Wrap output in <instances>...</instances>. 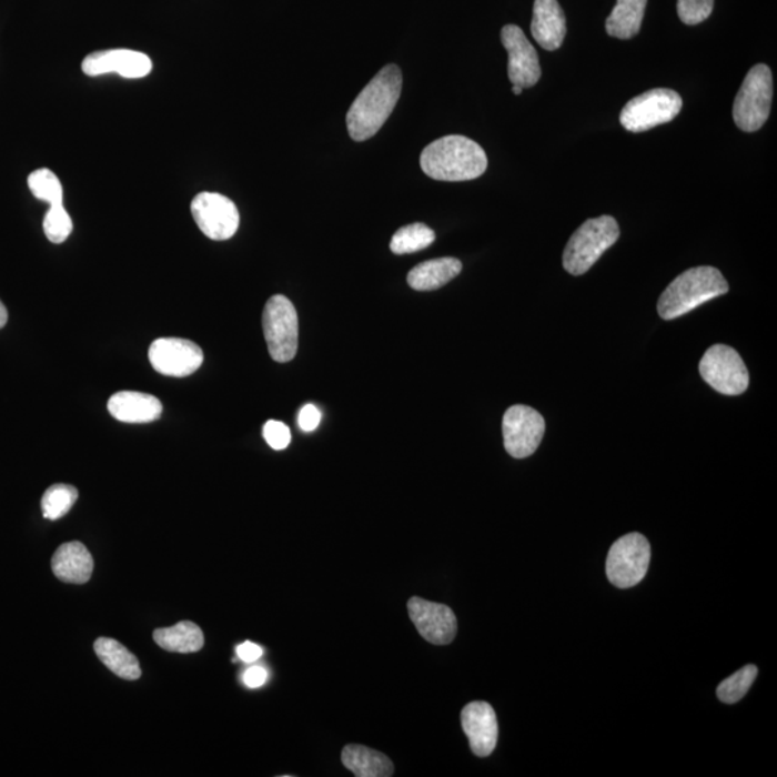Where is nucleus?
<instances>
[{"label": "nucleus", "instance_id": "cd10ccee", "mask_svg": "<svg viewBox=\"0 0 777 777\" xmlns=\"http://www.w3.org/2000/svg\"><path fill=\"white\" fill-rule=\"evenodd\" d=\"M757 674H759V672H757L756 665H746L745 668L733 674L731 677L726 678L725 682L718 686L717 697L726 704L740 702V699L746 696L747 692H749L751 684L755 683Z\"/></svg>", "mask_w": 777, "mask_h": 777}, {"label": "nucleus", "instance_id": "b1692460", "mask_svg": "<svg viewBox=\"0 0 777 777\" xmlns=\"http://www.w3.org/2000/svg\"><path fill=\"white\" fill-rule=\"evenodd\" d=\"M647 8V0H618L614 11L606 19V32L609 37L630 39L638 36Z\"/></svg>", "mask_w": 777, "mask_h": 777}, {"label": "nucleus", "instance_id": "7ed1b4c3", "mask_svg": "<svg viewBox=\"0 0 777 777\" xmlns=\"http://www.w3.org/2000/svg\"><path fill=\"white\" fill-rule=\"evenodd\" d=\"M727 293L728 284L720 271L714 266H696L679 274L667 286L658 301V313L664 320L678 319Z\"/></svg>", "mask_w": 777, "mask_h": 777}, {"label": "nucleus", "instance_id": "0eeeda50", "mask_svg": "<svg viewBox=\"0 0 777 777\" xmlns=\"http://www.w3.org/2000/svg\"><path fill=\"white\" fill-rule=\"evenodd\" d=\"M683 99L677 91L655 89L630 100L622 109V128L630 133H643L660 124H667L679 114Z\"/></svg>", "mask_w": 777, "mask_h": 777}, {"label": "nucleus", "instance_id": "72a5a7b5", "mask_svg": "<svg viewBox=\"0 0 777 777\" xmlns=\"http://www.w3.org/2000/svg\"><path fill=\"white\" fill-rule=\"evenodd\" d=\"M236 654L240 659L244 660V663H255V660H259L262 657L264 650H262L260 645L254 643H244L236 648Z\"/></svg>", "mask_w": 777, "mask_h": 777}, {"label": "nucleus", "instance_id": "7c9ffc66", "mask_svg": "<svg viewBox=\"0 0 777 777\" xmlns=\"http://www.w3.org/2000/svg\"><path fill=\"white\" fill-rule=\"evenodd\" d=\"M264 438L272 450H285L291 442L290 427L279 421H269L264 425Z\"/></svg>", "mask_w": 777, "mask_h": 777}, {"label": "nucleus", "instance_id": "bb28decb", "mask_svg": "<svg viewBox=\"0 0 777 777\" xmlns=\"http://www.w3.org/2000/svg\"><path fill=\"white\" fill-rule=\"evenodd\" d=\"M78 492L75 487L68 484H56L48 488L42 497L43 517L58 519L64 517L77 503Z\"/></svg>", "mask_w": 777, "mask_h": 777}, {"label": "nucleus", "instance_id": "5701e85b", "mask_svg": "<svg viewBox=\"0 0 777 777\" xmlns=\"http://www.w3.org/2000/svg\"><path fill=\"white\" fill-rule=\"evenodd\" d=\"M94 650L97 657L105 665L110 672H113L117 677L134 682L142 675L139 659L131 654L123 644L111 638H99L95 640Z\"/></svg>", "mask_w": 777, "mask_h": 777}, {"label": "nucleus", "instance_id": "dca6fc26", "mask_svg": "<svg viewBox=\"0 0 777 777\" xmlns=\"http://www.w3.org/2000/svg\"><path fill=\"white\" fill-rule=\"evenodd\" d=\"M461 723L474 755H492L498 740V723L494 708L485 702L470 703L461 713Z\"/></svg>", "mask_w": 777, "mask_h": 777}, {"label": "nucleus", "instance_id": "4468645a", "mask_svg": "<svg viewBox=\"0 0 777 777\" xmlns=\"http://www.w3.org/2000/svg\"><path fill=\"white\" fill-rule=\"evenodd\" d=\"M502 42L508 52V78L513 85L531 89L542 77L537 51L517 26L502 29Z\"/></svg>", "mask_w": 777, "mask_h": 777}, {"label": "nucleus", "instance_id": "ddd939ff", "mask_svg": "<svg viewBox=\"0 0 777 777\" xmlns=\"http://www.w3.org/2000/svg\"><path fill=\"white\" fill-rule=\"evenodd\" d=\"M410 618L414 622L417 633L427 643L434 645H448L453 643L458 622L450 606L435 604L422 599V597H411L407 602Z\"/></svg>", "mask_w": 777, "mask_h": 777}, {"label": "nucleus", "instance_id": "2eb2a0df", "mask_svg": "<svg viewBox=\"0 0 777 777\" xmlns=\"http://www.w3.org/2000/svg\"><path fill=\"white\" fill-rule=\"evenodd\" d=\"M82 72L89 77L117 74L135 80L144 78L153 70V62L143 52L131 50L95 51L82 61Z\"/></svg>", "mask_w": 777, "mask_h": 777}, {"label": "nucleus", "instance_id": "f704fd0d", "mask_svg": "<svg viewBox=\"0 0 777 777\" xmlns=\"http://www.w3.org/2000/svg\"><path fill=\"white\" fill-rule=\"evenodd\" d=\"M8 323V310L4 307L2 301H0V329L4 327Z\"/></svg>", "mask_w": 777, "mask_h": 777}, {"label": "nucleus", "instance_id": "393cba45", "mask_svg": "<svg viewBox=\"0 0 777 777\" xmlns=\"http://www.w3.org/2000/svg\"><path fill=\"white\" fill-rule=\"evenodd\" d=\"M435 238V232L425 223H412L393 235L391 251L396 255L414 254L434 244Z\"/></svg>", "mask_w": 777, "mask_h": 777}, {"label": "nucleus", "instance_id": "a211bd4d", "mask_svg": "<svg viewBox=\"0 0 777 777\" xmlns=\"http://www.w3.org/2000/svg\"><path fill=\"white\" fill-rule=\"evenodd\" d=\"M109 412L125 424H149L162 416L163 406L158 397L142 392L123 391L110 397Z\"/></svg>", "mask_w": 777, "mask_h": 777}, {"label": "nucleus", "instance_id": "c9c22d12", "mask_svg": "<svg viewBox=\"0 0 777 777\" xmlns=\"http://www.w3.org/2000/svg\"><path fill=\"white\" fill-rule=\"evenodd\" d=\"M513 92H514V94L519 95V94H522L523 89H522V87L513 85Z\"/></svg>", "mask_w": 777, "mask_h": 777}, {"label": "nucleus", "instance_id": "9b49d317", "mask_svg": "<svg viewBox=\"0 0 777 777\" xmlns=\"http://www.w3.org/2000/svg\"><path fill=\"white\" fill-rule=\"evenodd\" d=\"M191 211L199 230L209 240H231L240 228V212L235 203L221 193H199L192 201Z\"/></svg>", "mask_w": 777, "mask_h": 777}, {"label": "nucleus", "instance_id": "1a4fd4ad", "mask_svg": "<svg viewBox=\"0 0 777 777\" xmlns=\"http://www.w3.org/2000/svg\"><path fill=\"white\" fill-rule=\"evenodd\" d=\"M699 375L714 391L727 396L741 395L750 383L749 371L740 354L726 344L707 350L699 362Z\"/></svg>", "mask_w": 777, "mask_h": 777}, {"label": "nucleus", "instance_id": "473e14b6", "mask_svg": "<svg viewBox=\"0 0 777 777\" xmlns=\"http://www.w3.org/2000/svg\"><path fill=\"white\" fill-rule=\"evenodd\" d=\"M242 678H244L246 687L260 688L264 686L266 679H269V672H266L264 667H260V665H254V667L246 669Z\"/></svg>", "mask_w": 777, "mask_h": 777}, {"label": "nucleus", "instance_id": "c756f323", "mask_svg": "<svg viewBox=\"0 0 777 777\" xmlns=\"http://www.w3.org/2000/svg\"><path fill=\"white\" fill-rule=\"evenodd\" d=\"M714 0H678L677 12L686 26H698L710 17Z\"/></svg>", "mask_w": 777, "mask_h": 777}, {"label": "nucleus", "instance_id": "39448f33", "mask_svg": "<svg viewBox=\"0 0 777 777\" xmlns=\"http://www.w3.org/2000/svg\"><path fill=\"white\" fill-rule=\"evenodd\" d=\"M771 99H774V77L770 68L757 64L747 72L733 105V119L737 128L746 133H755L764 128L769 119Z\"/></svg>", "mask_w": 777, "mask_h": 777}, {"label": "nucleus", "instance_id": "a878e982", "mask_svg": "<svg viewBox=\"0 0 777 777\" xmlns=\"http://www.w3.org/2000/svg\"><path fill=\"white\" fill-rule=\"evenodd\" d=\"M28 186L33 196L48 205H61L64 199V189L60 179L50 169H38L28 176Z\"/></svg>", "mask_w": 777, "mask_h": 777}, {"label": "nucleus", "instance_id": "f8f14e48", "mask_svg": "<svg viewBox=\"0 0 777 777\" xmlns=\"http://www.w3.org/2000/svg\"><path fill=\"white\" fill-rule=\"evenodd\" d=\"M149 361L160 375L186 377L202 366L203 352L191 340L164 337L154 340L149 350Z\"/></svg>", "mask_w": 777, "mask_h": 777}, {"label": "nucleus", "instance_id": "20e7f679", "mask_svg": "<svg viewBox=\"0 0 777 777\" xmlns=\"http://www.w3.org/2000/svg\"><path fill=\"white\" fill-rule=\"evenodd\" d=\"M619 225L605 215L586 221L573 233L563 252V266L572 275H583L618 241Z\"/></svg>", "mask_w": 777, "mask_h": 777}, {"label": "nucleus", "instance_id": "423d86ee", "mask_svg": "<svg viewBox=\"0 0 777 777\" xmlns=\"http://www.w3.org/2000/svg\"><path fill=\"white\" fill-rule=\"evenodd\" d=\"M262 327L272 361H293L299 350V315L284 295H274L265 304Z\"/></svg>", "mask_w": 777, "mask_h": 777}, {"label": "nucleus", "instance_id": "aec40b11", "mask_svg": "<svg viewBox=\"0 0 777 777\" xmlns=\"http://www.w3.org/2000/svg\"><path fill=\"white\" fill-rule=\"evenodd\" d=\"M463 264L456 259H438L422 262L407 274V284L416 291H435L458 276Z\"/></svg>", "mask_w": 777, "mask_h": 777}, {"label": "nucleus", "instance_id": "f257e3e1", "mask_svg": "<svg viewBox=\"0 0 777 777\" xmlns=\"http://www.w3.org/2000/svg\"><path fill=\"white\" fill-rule=\"evenodd\" d=\"M402 92L400 67L389 64L364 87L350 107L346 123L354 142L372 139L395 110Z\"/></svg>", "mask_w": 777, "mask_h": 777}, {"label": "nucleus", "instance_id": "f3484780", "mask_svg": "<svg viewBox=\"0 0 777 777\" xmlns=\"http://www.w3.org/2000/svg\"><path fill=\"white\" fill-rule=\"evenodd\" d=\"M532 36L546 51H556L566 37V17L557 0H534Z\"/></svg>", "mask_w": 777, "mask_h": 777}, {"label": "nucleus", "instance_id": "6ab92c4d", "mask_svg": "<svg viewBox=\"0 0 777 777\" xmlns=\"http://www.w3.org/2000/svg\"><path fill=\"white\" fill-rule=\"evenodd\" d=\"M52 572L58 579L74 585H84L91 579L94 561L84 544L70 542L58 547L51 561Z\"/></svg>", "mask_w": 777, "mask_h": 777}, {"label": "nucleus", "instance_id": "412c9836", "mask_svg": "<svg viewBox=\"0 0 777 777\" xmlns=\"http://www.w3.org/2000/svg\"><path fill=\"white\" fill-rule=\"evenodd\" d=\"M343 765L357 777H391L395 767L383 753L362 745H349L342 751Z\"/></svg>", "mask_w": 777, "mask_h": 777}, {"label": "nucleus", "instance_id": "9d476101", "mask_svg": "<svg viewBox=\"0 0 777 777\" xmlns=\"http://www.w3.org/2000/svg\"><path fill=\"white\" fill-rule=\"evenodd\" d=\"M546 431V422L536 410L526 405L508 407L503 417L505 451L523 460L536 453Z\"/></svg>", "mask_w": 777, "mask_h": 777}, {"label": "nucleus", "instance_id": "4be33fe9", "mask_svg": "<svg viewBox=\"0 0 777 777\" xmlns=\"http://www.w3.org/2000/svg\"><path fill=\"white\" fill-rule=\"evenodd\" d=\"M153 639L160 648L179 654L198 653L205 644L202 629L191 620L179 622L172 628L155 629Z\"/></svg>", "mask_w": 777, "mask_h": 777}, {"label": "nucleus", "instance_id": "f03ea898", "mask_svg": "<svg viewBox=\"0 0 777 777\" xmlns=\"http://www.w3.org/2000/svg\"><path fill=\"white\" fill-rule=\"evenodd\" d=\"M488 167L487 154L465 135H445L427 144L421 154V169L426 176L441 182H466L483 176Z\"/></svg>", "mask_w": 777, "mask_h": 777}, {"label": "nucleus", "instance_id": "2f4dec72", "mask_svg": "<svg viewBox=\"0 0 777 777\" xmlns=\"http://www.w3.org/2000/svg\"><path fill=\"white\" fill-rule=\"evenodd\" d=\"M322 421V412L317 410L314 405H305L299 414V426L304 432H313L317 430Z\"/></svg>", "mask_w": 777, "mask_h": 777}, {"label": "nucleus", "instance_id": "6e6552de", "mask_svg": "<svg viewBox=\"0 0 777 777\" xmlns=\"http://www.w3.org/2000/svg\"><path fill=\"white\" fill-rule=\"evenodd\" d=\"M650 562V544L639 533L620 537L610 547L606 576L619 589H629L643 582Z\"/></svg>", "mask_w": 777, "mask_h": 777}, {"label": "nucleus", "instance_id": "c85d7f7f", "mask_svg": "<svg viewBox=\"0 0 777 777\" xmlns=\"http://www.w3.org/2000/svg\"><path fill=\"white\" fill-rule=\"evenodd\" d=\"M43 232L52 244H62L72 232V220L64 205H53L43 220Z\"/></svg>", "mask_w": 777, "mask_h": 777}]
</instances>
